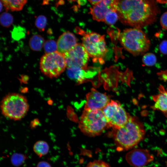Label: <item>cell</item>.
I'll use <instances>...</instances> for the list:
<instances>
[{"instance_id": "1", "label": "cell", "mask_w": 167, "mask_h": 167, "mask_svg": "<svg viewBox=\"0 0 167 167\" xmlns=\"http://www.w3.org/2000/svg\"><path fill=\"white\" fill-rule=\"evenodd\" d=\"M116 5L122 22L139 28L152 24L159 12L154 0H116Z\"/></svg>"}, {"instance_id": "2", "label": "cell", "mask_w": 167, "mask_h": 167, "mask_svg": "<svg viewBox=\"0 0 167 167\" xmlns=\"http://www.w3.org/2000/svg\"><path fill=\"white\" fill-rule=\"evenodd\" d=\"M145 132L143 125L135 118L131 117L122 127L113 129L112 136L118 151L133 148L143 139Z\"/></svg>"}, {"instance_id": "3", "label": "cell", "mask_w": 167, "mask_h": 167, "mask_svg": "<svg viewBox=\"0 0 167 167\" xmlns=\"http://www.w3.org/2000/svg\"><path fill=\"white\" fill-rule=\"evenodd\" d=\"M119 39L124 49L134 55L145 53L150 46V41L146 34L139 28L124 30L120 34Z\"/></svg>"}, {"instance_id": "4", "label": "cell", "mask_w": 167, "mask_h": 167, "mask_svg": "<svg viewBox=\"0 0 167 167\" xmlns=\"http://www.w3.org/2000/svg\"><path fill=\"white\" fill-rule=\"evenodd\" d=\"M79 127L85 135L93 137L101 135L109 126L102 110L84 109L80 118Z\"/></svg>"}, {"instance_id": "5", "label": "cell", "mask_w": 167, "mask_h": 167, "mask_svg": "<svg viewBox=\"0 0 167 167\" xmlns=\"http://www.w3.org/2000/svg\"><path fill=\"white\" fill-rule=\"evenodd\" d=\"M0 108L2 114L5 117L19 120L26 115L29 105L24 96L19 93H10L3 98Z\"/></svg>"}, {"instance_id": "6", "label": "cell", "mask_w": 167, "mask_h": 167, "mask_svg": "<svg viewBox=\"0 0 167 167\" xmlns=\"http://www.w3.org/2000/svg\"><path fill=\"white\" fill-rule=\"evenodd\" d=\"M40 66L45 75L50 78H57L66 67L64 54L57 51L45 53L41 58Z\"/></svg>"}, {"instance_id": "7", "label": "cell", "mask_w": 167, "mask_h": 167, "mask_svg": "<svg viewBox=\"0 0 167 167\" xmlns=\"http://www.w3.org/2000/svg\"><path fill=\"white\" fill-rule=\"evenodd\" d=\"M79 31L83 36L82 44L90 56L96 60L105 55L107 49L104 35L94 32H87L81 30Z\"/></svg>"}, {"instance_id": "8", "label": "cell", "mask_w": 167, "mask_h": 167, "mask_svg": "<svg viewBox=\"0 0 167 167\" xmlns=\"http://www.w3.org/2000/svg\"><path fill=\"white\" fill-rule=\"evenodd\" d=\"M109 127L118 128L125 124L131 116L118 101L110 100L102 110Z\"/></svg>"}, {"instance_id": "9", "label": "cell", "mask_w": 167, "mask_h": 167, "mask_svg": "<svg viewBox=\"0 0 167 167\" xmlns=\"http://www.w3.org/2000/svg\"><path fill=\"white\" fill-rule=\"evenodd\" d=\"M64 55L66 68L87 67L90 56L82 44H77Z\"/></svg>"}, {"instance_id": "10", "label": "cell", "mask_w": 167, "mask_h": 167, "mask_svg": "<svg viewBox=\"0 0 167 167\" xmlns=\"http://www.w3.org/2000/svg\"><path fill=\"white\" fill-rule=\"evenodd\" d=\"M84 109L102 110L109 102V96L92 88L86 95Z\"/></svg>"}, {"instance_id": "11", "label": "cell", "mask_w": 167, "mask_h": 167, "mask_svg": "<svg viewBox=\"0 0 167 167\" xmlns=\"http://www.w3.org/2000/svg\"><path fill=\"white\" fill-rule=\"evenodd\" d=\"M126 159L131 165L135 167H141L153 161V156L147 150L135 149L126 154Z\"/></svg>"}, {"instance_id": "12", "label": "cell", "mask_w": 167, "mask_h": 167, "mask_svg": "<svg viewBox=\"0 0 167 167\" xmlns=\"http://www.w3.org/2000/svg\"><path fill=\"white\" fill-rule=\"evenodd\" d=\"M116 0H102L90 9V13L98 21H104L106 14L112 10H116Z\"/></svg>"}, {"instance_id": "13", "label": "cell", "mask_w": 167, "mask_h": 167, "mask_svg": "<svg viewBox=\"0 0 167 167\" xmlns=\"http://www.w3.org/2000/svg\"><path fill=\"white\" fill-rule=\"evenodd\" d=\"M97 68H68L67 73L70 78L79 84H81L93 78L97 74Z\"/></svg>"}, {"instance_id": "14", "label": "cell", "mask_w": 167, "mask_h": 167, "mask_svg": "<svg viewBox=\"0 0 167 167\" xmlns=\"http://www.w3.org/2000/svg\"><path fill=\"white\" fill-rule=\"evenodd\" d=\"M77 39L75 35L67 31L62 33L59 37L57 42V51L64 54L75 47L77 44Z\"/></svg>"}, {"instance_id": "15", "label": "cell", "mask_w": 167, "mask_h": 167, "mask_svg": "<svg viewBox=\"0 0 167 167\" xmlns=\"http://www.w3.org/2000/svg\"><path fill=\"white\" fill-rule=\"evenodd\" d=\"M160 88V93L154 98L155 103L153 108L167 113V90Z\"/></svg>"}, {"instance_id": "16", "label": "cell", "mask_w": 167, "mask_h": 167, "mask_svg": "<svg viewBox=\"0 0 167 167\" xmlns=\"http://www.w3.org/2000/svg\"><path fill=\"white\" fill-rule=\"evenodd\" d=\"M27 1V0H1L6 8L12 11L21 10Z\"/></svg>"}, {"instance_id": "17", "label": "cell", "mask_w": 167, "mask_h": 167, "mask_svg": "<svg viewBox=\"0 0 167 167\" xmlns=\"http://www.w3.org/2000/svg\"><path fill=\"white\" fill-rule=\"evenodd\" d=\"M33 149L35 153L40 157L48 153L49 146L46 142L39 140L34 144Z\"/></svg>"}, {"instance_id": "18", "label": "cell", "mask_w": 167, "mask_h": 167, "mask_svg": "<svg viewBox=\"0 0 167 167\" xmlns=\"http://www.w3.org/2000/svg\"><path fill=\"white\" fill-rule=\"evenodd\" d=\"M44 43V39L41 36L35 35L30 38L29 44L30 48L33 50L38 51L41 50Z\"/></svg>"}, {"instance_id": "19", "label": "cell", "mask_w": 167, "mask_h": 167, "mask_svg": "<svg viewBox=\"0 0 167 167\" xmlns=\"http://www.w3.org/2000/svg\"><path fill=\"white\" fill-rule=\"evenodd\" d=\"M26 156L24 154L18 153L13 154L11 157L12 164L15 166L18 167L22 165L26 159Z\"/></svg>"}, {"instance_id": "20", "label": "cell", "mask_w": 167, "mask_h": 167, "mask_svg": "<svg viewBox=\"0 0 167 167\" xmlns=\"http://www.w3.org/2000/svg\"><path fill=\"white\" fill-rule=\"evenodd\" d=\"M119 19L118 14L116 10H112L108 12L105 15L104 22L109 25L115 24Z\"/></svg>"}, {"instance_id": "21", "label": "cell", "mask_w": 167, "mask_h": 167, "mask_svg": "<svg viewBox=\"0 0 167 167\" xmlns=\"http://www.w3.org/2000/svg\"><path fill=\"white\" fill-rule=\"evenodd\" d=\"M13 22V18L10 13L3 12L0 16V23L2 25L6 27L10 26Z\"/></svg>"}, {"instance_id": "22", "label": "cell", "mask_w": 167, "mask_h": 167, "mask_svg": "<svg viewBox=\"0 0 167 167\" xmlns=\"http://www.w3.org/2000/svg\"><path fill=\"white\" fill-rule=\"evenodd\" d=\"M142 61L144 64L148 66H153L156 62V56L152 53L145 54L142 58Z\"/></svg>"}, {"instance_id": "23", "label": "cell", "mask_w": 167, "mask_h": 167, "mask_svg": "<svg viewBox=\"0 0 167 167\" xmlns=\"http://www.w3.org/2000/svg\"><path fill=\"white\" fill-rule=\"evenodd\" d=\"M46 53H50L57 51V43L53 40H49L45 42L44 45Z\"/></svg>"}, {"instance_id": "24", "label": "cell", "mask_w": 167, "mask_h": 167, "mask_svg": "<svg viewBox=\"0 0 167 167\" xmlns=\"http://www.w3.org/2000/svg\"><path fill=\"white\" fill-rule=\"evenodd\" d=\"M47 20L45 16L41 15L38 16L36 19L35 24L39 30L44 31L46 25Z\"/></svg>"}, {"instance_id": "25", "label": "cell", "mask_w": 167, "mask_h": 167, "mask_svg": "<svg viewBox=\"0 0 167 167\" xmlns=\"http://www.w3.org/2000/svg\"><path fill=\"white\" fill-rule=\"evenodd\" d=\"M86 167H111L108 163L101 160H95L89 162Z\"/></svg>"}, {"instance_id": "26", "label": "cell", "mask_w": 167, "mask_h": 167, "mask_svg": "<svg viewBox=\"0 0 167 167\" xmlns=\"http://www.w3.org/2000/svg\"><path fill=\"white\" fill-rule=\"evenodd\" d=\"M12 36L16 40L21 38L25 35L24 30L20 27H17L14 29L12 32Z\"/></svg>"}, {"instance_id": "27", "label": "cell", "mask_w": 167, "mask_h": 167, "mask_svg": "<svg viewBox=\"0 0 167 167\" xmlns=\"http://www.w3.org/2000/svg\"><path fill=\"white\" fill-rule=\"evenodd\" d=\"M160 21L162 27L164 28L167 30V11L162 15Z\"/></svg>"}, {"instance_id": "28", "label": "cell", "mask_w": 167, "mask_h": 167, "mask_svg": "<svg viewBox=\"0 0 167 167\" xmlns=\"http://www.w3.org/2000/svg\"><path fill=\"white\" fill-rule=\"evenodd\" d=\"M159 50L161 53L167 54V40L162 41L159 46Z\"/></svg>"}, {"instance_id": "29", "label": "cell", "mask_w": 167, "mask_h": 167, "mask_svg": "<svg viewBox=\"0 0 167 167\" xmlns=\"http://www.w3.org/2000/svg\"><path fill=\"white\" fill-rule=\"evenodd\" d=\"M36 167H51V166L47 162L41 161L38 163Z\"/></svg>"}, {"instance_id": "30", "label": "cell", "mask_w": 167, "mask_h": 167, "mask_svg": "<svg viewBox=\"0 0 167 167\" xmlns=\"http://www.w3.org/2000/svg\"><path fill=\"white\" fill-rule=\"evenodd\" d=\"M93 6L102 0H88Z\"/></svg>"}, {"instance_id": "31", "label": "cell", "mask_w": 167, "mask_h": 167, "mask_svg": "<svg viewBox=\"0 0 167 167\" xmlns=\"http://www.w3.org/2000/svg\"><path fill=\"white\" fill-rule=\"evenodd\" d=\"M63 0H43V4H47L49 3L50 1H61Z\"/></svg>"}, {"instance_id": "32", "label": "cell", "mask_w": 167, "mask_h": 167, "mask_svg": "<svg viewBox=\"0 0 167 167\" xmlns=\"http://www.w3.org/2000/svg\"><path fill=\"white\" fill-rule=\"evenodd\" d=\"M156 2L161 3H167V0H154Z\"/></svg>"}, {"instance_id": "33", "label": "cell", "mask_w": 167, "mask_h": 167, "mask_svg": "<svg viewBox=\"0 0 167 167\" xmlns=\"http://www.w3.org/2000/svg\"><path fill=\"white\" fill-rule=\"evenodd\" d=\"M2 2L1 1V4H1V9H0L1 11H2V7H3V6H2Z\"/></svg>"}]
</instances>
